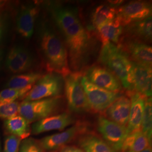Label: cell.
<instances>
[{"mask_svg":"<svg viewBox=\"0 0 152 152\" xmlns=\"http://www.w3.org/2000/svg\"><path fill=\"white\" fill-rule=\"evenodd\" d=\"M50 11L65 42L71 71L81 72L92 53L93 41L82 23L78 8L56 5L51 6Z\"/></svg>","mask_w":152,"mask_h":152,"instance_id":"cell-1","label":"cell"},{"mask_svg":"<svg viewBox=\"0 0 152 152\" xmlns=\"http://www.w3.org/2000/svg\"><path fill=\"white\" fill-rule=\"evenodd\" d=\"M38 41L41 53L50 72L65 77L70 73L68 53L60 36L48 23H44L39 28Z\"/></svg>","mask_w":152,"mask_h":152,"instance_id":"cell-2","label":"cell"},{"mask_svg":"<svg viewBox=\"0 0 152 152\" xmlns=\"http://www.w3.org/2000/svg\"><path fill=\"white\" fill-rule=\"evenodd\" d=\"M98 61L119 80L122 87L127 91H131L132 63L122 49L112 43L102 45Z\"/></svg>","mask_w":152,"mask_h":152,"instance_id":"cell-3","label":"cell"},{"mask_svg":"<svg viewBox=\"0 0 152 152\" xmlns=\"http://www.w3.org/2000/svg\"><path fill=\"white\" fill-rule=\"evenodd\" d=\"M82 72H71L64 77V91L71 112L83 113L90 111L86 95L82 85Z\"/></svg>","mask_w":152,"mask_h":152,"instance_id":"cell-4","label":"cell"},{"mask_svg":"<svg viewBox=\"0 0 152 152\" xmlns=\"http://www.w3.org/2000/svg\"><path fill=\"white\" fill-rule=\"evenodd\" d=\"M62 103L61 96L33 101H23L20 104L19 115L29 124L34 123L56 113Z\"/></svg>","mask_w":152,"mask_h":152,"instance_id":"cell-5","label":"cell"},{"mask_svg":"<svg viewBox=\"0 0 152 152\" xmlns=\"http://www.w3.org/2000/svg\"><path fill=\"white\" fill-rule=\"evenodd\" d=\"M63 76L54 72L42 76L28 92L23 101H33L59 96L64 90Z\"/></svg>","mask_w":152,"mask_h":152,"instance_id":"cell-6","label":"cell"},{"mask_svg":"<svg viewBox=\"0 0 152 152\" xmlns=\"http://www.w3.org/2000/svg\"><path fill=\"white\" fill-rule=\"evenodd\" d=\"M81 83L86 95L90 110L96 113H104L105 110L122 95L121 92L110 91L95 86L83 75Z\"/></svg>","mask_w":152,"mask_h":152,"instance_id":"cell-7","label":"cell"},{"mask_svg":"<svg viewBox=\"0 0 152 152\" xmlns=\"http://www.w3.org/2000/svg\"><path fill=\"white\" fill-rule=\"evenodd\" d=\"M87 132L86 125L78 122L61 132L45 137L39 141V143L42 150L46 151L61 150L80 135Z\"/></svg>","mask_w":152,"mask_h":152,"instance_id":"cell-8","label":"cell"},{"mask_svg":"<svg viewBox=\"0 0 152 152\" xmlns=\"http://www.w3.org/2000/svg\"><path fill=\"white\" fill-rule=\"evenodd\" d=\"M135 63L152 67V47L140 41L124 37H121L117 45Z\"/></svg>","mask_w":152,"mask_h":152,"instance_id":"cell-9","label":"cell"},{"mask_svg":"<svg viewBox=\"0 0 152 152\" xmlns=\"http://www.w3.org/2000/svg\"><path fill=\"white\" fill-rule=\"evenodd\" d=\"M97 127L104 140L115 151L120 152L128 135L126 127L100 115L98 118Z\"/></svg>","mask_w":152,"mask_h":152,"instance_id":"cell-10","label":"cell"},{"mask_svg":"<svg viewBox=\"0 0 152 152\" xmlns=\"http://www.w3.org/2000/svg\"><path fill=\"white\" fill-rule=\"evenodd\" d=\"M152 15V6L146 1H131L117 9L116 16L122 25L125 26L142 20Z\"/></svg>","mask_w":152,"mask_h":152,"instance_id":"cell-11","label":"cell"},{"mask_svg":"<svg viewBox=\"0 0 152 152\" xmlns=\"http://www.w3.org/2000/svg\"><path fill=\"white\" fill-rule=\"evenodd\" d=\"M87 80L98 87L112 92H121L122 86L119 80L106 68L92 65L85 72Z\"/></svg>","mask_w":152,"mask_h":152,"instance_id":"cell-12","label":"cell"},{"mask_svg":"<svg viewBox=\"0 0 152 152\" xmlns=\"http://www.w3.org/2000/svg\"><path fill=\"white\" fill-rule=\"evenodd\" d=\"M132 63L131 74V91L146 98L152 96V67Z\"/></svg>","mask_w":152,"mask_h":152,"instance_id":"cell-13","label":"cell"},{"mask_svg":"<svg viewBox=\"0 0 152 152\" xmlns=\"http://www.w3.org/2000/svg\"><path fill=\"white\" fill-rule=\"evenodd\" d=\"M75 122L74 117L69 113L53 115L34 122L32 126L31 133L38 135L51 131L63 130Z\"/></svg>","mask_w":152,"mask_h":152,"instance_id":"cell-14","label":"cell"},{"mask_svg":"<svg viewBox=\"0 0 152 152\" xmlns=\"http://www.w3.org/2000/svg\"><path fill=\"white\" fill-rule=\"evenodd\" d=\"M33 63L32 54L22 46H15L10 50L6 60L8 70L14 74H21L31 68Z\"/></svg>","mask_w":152,"mask_h":152,"instance_id":"cell-15","label":"cell"},{"mask_svg":"<svg viewBox=\"0 0 152 152\" xmlns=\"http://www.w3.org/2000/svg\"><path fill=\"white\" fill-rule=\"evenodd\" d=\"M38 13V7L35 5L29 4L21 7L16 16V27L22 37L30 38L32 36Z\"/></svg>","mask_w":152,"mask_h":152,"instance_id":"cell-16","label":"cell"},{"mask_svg":"<svg viewBox=\"0 0 152 152\" xmlns=\"http://www.w3.org/2000/svg\"><path fill=\"white\" fill-rule=\"evenodd\" d=\"M126 95L130 98L131 107L126 129L128 134L141 130V122L145 107L146 97L139 93L127 91Z\"/></svg>","mask_w":152,"mask_h":152,"instance_id":"cell-17","label":"cell"},{"mask_svg":"<svg viewBox=\"0 0 152 152\" xmlns=\"http://www.w3.org/2000/svg\"><path fill=\"white\" fill-rule=\"evenodd\" d=\"M131 100L126 95H122L116 99L103 114L107 119L126 127L130 110Z\"/></svg>","mask_w":152,"mask_h":152,"instance_id":"cell-18","label":"cell"},{"mask_svg":"<svg viewBox=\"0 0 152 152\" xmlns=\"http://www.w3.org/2000/svg\"><path fill=\"white\" fill-rule=\"evenodd\" d=\"M95 31L102 45L109 43L118 44L123 34L124 27L116 16L114 19L98 27Z\"/></svg>","mask_w":152,"mask_h":152,"instance_id":"cell-19","label":"cell"},{"mask_svg":"<svg viewBox=\"0 0 152 152\" xmlns=\"http://www.w3.org/2000/svg\"><path fill=\"white\" fill-rule=\"evenodd\" d=\"M126 37L135 39L145 44L151 42L152 37V16L124 27Z\"/></svg>","mask_w":152,"mask_h":152,"instance_id":"cell-20","label":"cell"},{"mask_svg":"<svg viewBox=\"0 0 152 152\" xmlns=\"http://www.w3.org/2000/svg\"><path fill=\"white\" fill-rule=\"evenodd\" d=\"M78 144L85 152H118L100 136L89 132L78 137Z\"/></svg>","mask_w":152,"mask_h":152,"instance_id":"cell-21","label":"cell"},{"mask_svg":"<svg viewBox=\"0 0 152 152\" xmlns=\"http://www.w3.org/2000/svg\"><path fill=\"white\" fill-rule=\"evenodd\" d=\"M151 139L141 130L128 134L120 152H140L151 147Z\"/></svg>","mask_w":152,"mask_h":152,"instance_id":"cell-22","label":"cell"},{"mask_svg":"<svg viewBox=\"0 0 152 152\" xmlns=\"http://www.w3.org/2000/svg\"><path fill=\"white\" fill-rule=\"evenodd\" d=\"M116 14L117 9L112 6L103 4L96 7L91 12L88 30L95 31L102 25L114 19Z\"/></svg>","mask_w":152,"mask_h":152,"instance_id":"cell-23","label":"cell"},{"mask_svg":"<svg viewBox=\"0 0 152 152\" xmlns=\"http://www.w3.org/2000/svg\"><path fill=\"white\" fill-rule=\"evenodd\" d=\"M5 127L10 135L17 136L21 140L26 139L30 135V124L20 115L6 120Z\"/></svg>","mask_w":152,"mask_h":152,"instance_id":"cell-24","label":"cell"},{"mask_svg":"<svg viewBox=\"0 0 152 152\" xmlns=\"http://www.w3.org/2000/svg\"><path fill=\"white\" fill-rule=\"evenodd\" d=\"M42 76V75L38 72L18 74L11 77L7 82L6 86L7 88L18 89L32 88Z\"/></svg>","mask_w":152,"mask_h":152,"instance_id":"cell-25","label":"cell"},{"mask_svg":"<svg viewBox=\"0 0 152 152\" xmlns=\"http://www.w3.org/2000/svg\"><path fill=\"white\" fill-rule=\"evenodd\" d=\"M152 98H145V107L141 122V131L143 134L152 139Z\"/></svg>","mask_w":152,"mask_h":152,"instance_id":"cell-26","label":"cell"},{"mask_svg":"<svg viewBox=\"0 0 152 152\" xmlns=\"http://www.w3.org/2000/svg\"><path fill=\"white\" fill-rule=\"evenodd\" d=\"M32 88L23 89L7 88L0 91V104L11 103L20 98H24Z\"/></svg>","mask_w":152,"mask_h":152,"instance_id":"cell-27","label":"cell"},{"mask_svg":"<svg viewBox=\"0 0 152 152\" xmlns=\"http://www.w3.org/2000/svg\"><path fill=\"white\" fill-rule=\"evenodd\" d=\"M20 104V103L18 101L0 104V118L9 120L19 115Z\"/></svg>","mask_w":152,"mask_h":152,"instance_id":"cell-28","label":"cell"},{"mask_svg":"<svg viewBox=\"0 0 152 152\" xmlns=\"http://www.w3.org/2000/svg\"><path fill=\"white\" fill-rule=\"evenodd\" d=\"M19 152H42L39 142L32 138H27L20 143Z\"/></svg>","mask_w":152,"mask_h":152,"instance_id":"cell-29","label":"cell"},{"mask_svg":"<svg viewBox=\"0 0 152 152\" xmlns=\"http://www.w3.org/2000/svg\"><path fill=\"white\" fill-rule=\"evenodd\" d=\"M22 140L18 137L10 135L6 138L4 152H19Z\"/></svg>","mask_w":152,"mask_h":152,"instance_id":"cell-30","label":"cell"},{"mask_svg":"<svg viewBox=\"0 0 152 152\" xmlns=\"http://www.w3.org/2000/svg\"><path fill=\"white\" fill-rule=\"evenodd\" d=\"M60 152H85L81 148L76 146H66L60 150Z\"/></svg>","mask_w":152,"mask_h":152,"instance_id":"cell-31","label":"cell"},{"mask_svg":"<svg viewBox=\"0 0 152 152\" xmlns=\"http://www.w3.org/2000/svg\"><path fill=\"white\" fill-rule=\"evenodd\" d=\"M2 34V23L0 18V38L1 37Z\"/></svg>","mask_w":152,"mask_h":152,"instance_id":"cell-32","label":"cell"},{"mask_svg":"<svg viewBox=\"0 0 152 152\" xmlns=\"http://www.w3.org/2000/svg\"><path fill=\"white\" fill-rule=\"evenodd\" d=\"M140 152H152V148H151V147H149V148H148L147 149H144V151H142Z\"/></svg>","mask_w":152,"mask_h":152,"instance_id":"cell-33","label":"cell"},{"mask_svg":"<svg viewBox=\"0 0 152 152\" xmlns=\"http://www.w3.org/2000/svg\"><path fill=\"white\" fill-rule=\"evenodd\" d=\"M0 4H1V2H0Z\"/></svg>","mask_w":152,"mask_h":152,"instance_id":"cell-34","label":"cell"}]
</instances>
